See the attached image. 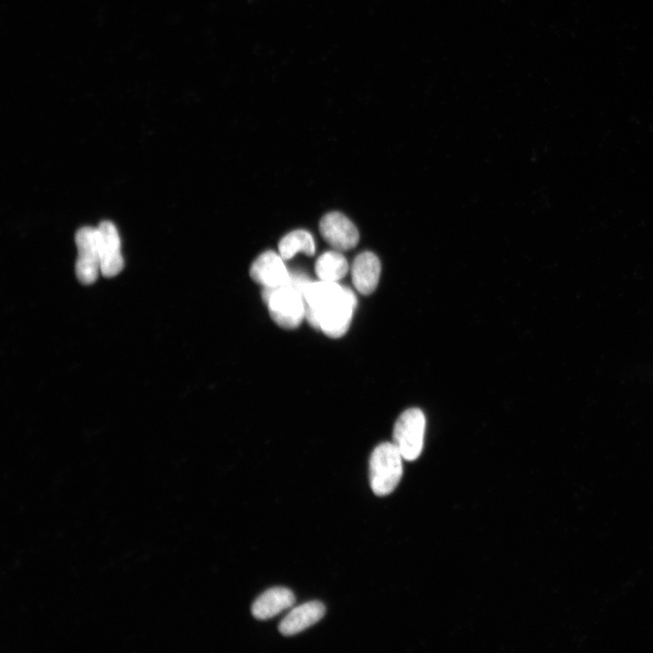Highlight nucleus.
Wrapping results in <instances>:
<instances>
[{
  "label": "nucleus",
  "mask_w": 653,
  "mask_h": 653,
  "mask_svg": "<svg viewBox=\"0 0 653 653\" xmlns=\"http://www.w3.org/2000/svg\"><path fill=\"white\" fill-rule=\"evenodd\" d=\"M77 259L75 273L80 282L93 283L101 272V256L97 228L83 227L75 234Z\"/></svg>",
  "instance_id": "obj_5"
},
{
  "label": "nucleus",
  "mask_w": 653,
  "mask_h": 653,
  "mask_svg": "<svg viewBox=\"0 0 653 653\" xmlns=\"http://www.w3.org/2000/svg\"><path fill=\"white\" fill-rule=\"evenodd\" d=\"M319 230L324 239L339 251L353 249L359 240L356 226L339 212L326 214L320 220Z\"/></svg>",
  "instance_id": "obj_6"
},
{
  "label": "nucleus",
  "mask_w": 653,
  "mask_h": 653,
  "mask_svg": "<svg viewBox=\"0 0 653 653\" xmlns=\"http://www.w3.org/2000/svg\"><path fill=\"white\" fill-rule=\"evenodd\" d=\"M278 251L284 260L291 258L297 252L312 256L315 253V242L309 232L297 229L287 234L279 241Z\"/></svg>",
  "instance_id": "obj_13"
},
{
  "label": "nucleus",
  "mask_w": 653,
  "mask_h": 653,
  "mask_svg": "<svg viewBox=\"0 0 653 653\" xmlns=\"http://www.w3.org/2000/svg\"><path fill=\"white\" fill-rule=\"evenodd\" d=\"M306 318L325 335L337 338L348 329L356 307L354 292L331 281H308L303 288Z\"/></svg>",
  "instance_id": "obj_1"
},
{
  "label": "nucleus",
  "mask_w": 653,
  "mask_h": 653,
  "mask_svg": "<svg viewBox=\"0 0 653 653\" xmlns=\"http://www.w3.org/2000/svg\"><path fill=\"white\" fill-rule=\"evenodd\" d=\"M262 297L268 305L270 317L281 327H297L306 317L303 293L290 280L278 288H264Z\"/></svg>",
  "instance_id": "obj_2"
},
{
  "label": "nucleus",
  "mask_w": 653,
  "mask_h": 653,
  "mask_svg": "<svg viewBox=\"0 0 653 653\" xmlns=\"http://www.w3.org/2000/svg\"><path fill=\"white\" fill-rule=\"evenodd\" d=\"M295 603V596L286 588L277 587L266 590L253 603L251 613L257 619L275 617Z\"/></svg>",
  "instance_id": "obj_11"
},
{
  "label": "nucleus",
  "mask_w": 653,
  "mask_h": 653,
  "mask_svg": "<svg viewBox=\"0 0 653 653\" xmlns=\"http://www.w3.org/2000/svg\"><path fill=\"white\" fill-rule=\"evenodd\" d=\"M326 608L319 601H309L293 609L280 622L279 632L284 636L296 635L319 621Z\"/></svg>",
  "instance_id": "obj_10"
},
{
  "label": "nucleus",
  "mask_w": 653,
  "mask_h": 653,
  "mask_svg": "<svg viewBox=\"0 0 653 653\" xmlns=\"http://www.w3.org/2000/svg\"><path fill=\"white\" fill-rule=\"evenodd\" d=\"M402 459L393 443H382L374 449L369 461V482L375 495H387L396 488L403 474Z\"/></svg>",
  "instance_id": "obj_3"
},
{
  "label": "nucleus",
  "mask_w": 653,
  "mask_h": 653,
  "mask_svg": "<svg viewBox=\"0 0 653 653\" xmlns=\"http://www.w3.org/2000/svg\"><path fill=\"white\" fill-rule=\"evenodd\" d=\"M284 259L279 254L268 250L259 255L252 263L249 270L254 281L266 288L286 285L290 280Z\"/></svg>",
  "instance_id": "obj_8"
},
{
  "label": "nucleus",
  "mask_w": 653,
  "mask_h": 653,
  "mask_svg": "<svg viewBox=\"0 0 653 653\" xmlns=\"http://www.w3.org/2000/svg\"><path fill=\"white\" fill-rule=\"evenodd\" d=\"M425 417L418 408L404 411L397 418L393 431V443L403 458L414 461L423 450Z\"/></svg>",
  "instance_id": "obj_4"
},
{
  "label": "nucleus",
  "mask_w": 653,
  "mask_h": 653,
  "mask_svg": "<svg viewBox=\"0 0 653 653\" xmlns=\"http://www.w3.org/2000/svg\"><path fill=\"white\" fill-rule=\"evenodd\" d=\"M101 256V273L107 278L118 275L123 268L121 239L114 224L102 221L97 227Z\"/></svg>",
  "instance_id": "obj_7"
},
{
  "label": "nucleus",
  "mask_w": 653,
  "mask_h": 653,
  "mask_svg": "<svg viewBox=\"0 0 653 653\" xmlns=\"http://www.w3.org/2000/svg\"><path fill=\"white\" fill-rule=\"evenodd\" d=\"M315 270L320 280L337 282L346 275L348 264L339 250H330L318 257Z\"/></svg>",
  "instance_id": "obj_12"
},
{
  "label": "nucleus",
  "mask_w": 653,
  "mask_h": 653,
  "mask_svg": "<svg viewBox=\"0 0 653 653\" xmlns=\"http://www.w3.org/2000/svg\"><path fill=\"white\" fill-rule=\"evenodd\" d=\"M381 272L378 258L370 251L356 257L351 268L352 281L358 292L369 295L377 287Z\"/></svg>",
  "instance_id": "obj_9"
}]
</instances>
